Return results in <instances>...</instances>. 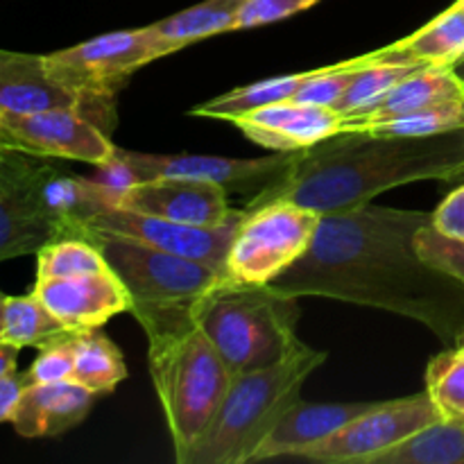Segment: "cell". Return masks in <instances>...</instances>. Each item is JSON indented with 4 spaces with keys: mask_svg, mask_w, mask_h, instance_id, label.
<instances>
[{
    "mask_svg": "<svg viewBox=\"0 0 464 464\" xmlns=\"http://www.w3.org/2000/svg\"><path fill=\"white\" fill-rule=\"evenodd\" d=\"M433 213L372 207L322 216L308 252L267 288L326 297L421 322L444 344L464 329V284L420 256L415 236Z\"/></svg>",
    "mask_w": 464,
    "mask_h": 464,
    "instance_id": "6da1fadb",
    "label": "cell"
},
{
    "mask_svg": "<svg viewBox=\"0 0 464 464\" xmlns=\"http://www.w3.org/2000/svg\"><path fill=\"white\" fill-rule=\"evenodd\" d=\"M464 175V127L435 136H379L340 130L293 154L288 172L249 199L247 208L293 202L331 216L362 207L397 186Z\"/></svg>",
    "mask_w": 464,
    "mask_h": 464,
    "instance_id": "7a4b0ae2",
    "label": "cell"
},
{
    "mask_svg": "<svg viewBox=\"0 0 464 464\" xmlns=\"http://www.w3.org/2000/svg\"><path fill=\"white\" fill-rule=\"evenodd\" d=\"M148 334L150 374L184 462L216 417L234 374L193 317V308H159L136 315Z\"/></svg>",
    "mask_w": 464,
    "mask_h": 464,
    "instance_id": "3957f363",
    "label": "cell"
},
{
    "mask_svg": "<svg viewBox=\"0 0 464 464\" xmlns=\"http://www.w3.org/2000/svg\"><path fill=\"white\" fill-rule=\"evenodd\" d=\"M326 361L299 340L279 362L234 376L216 417L181 464L252 462L281 417L299 401L302 385Z\"/></svg>",
    "mask_w": 464,
    "mask_h": 464,
    "instance_id": "277c9868",
    "label": "cell"
},
{
    "mask_svg": "<svg viewBox=\"0 0 464 464\" xmlns=\"http://www.w3.org/2000/svg\"><path fill=\"white\" fill-rule=\"evenodd\" d=\"M193 317L234 376L275 365L299 343L297 299L267 285H220L195 304Z\"/></svg>",
    "mask_w": 464,
    "mask_h": 464,
    "instance_id": "5b68a950",
    "label": "cell"
},
{
    "mask_svg": "<svg viewBox=\"0 0 464 464\" xmlns=\"http://www.w3.org/2000/svg\"><path fill=\"white\" fill-rule=\"evenodd\" d=\"M84 238L98 245L109 270L130 290L134 315L159 308H193L208 293L231 284L225 275L204 263L139 240L98 229H86Z\"/></svg>",
    "mask_w": 464,
    "mask_h": 464,
    "instance_id": "8992f818",
    "label": "cell"
},
{
    "mask_svg": "<svg viewBox=\"0 0 464 464\" xmlns=\"http://www.w3.org/2000/svg\"><path fill=\"white\" fill-rule=\"evenodd\" d=\"M245 216L227 254V279L267 285L299 261L315 238L320 213L293 202L243 208Z\"/></svg>",
    "mask_w": 464,
    "mask_h": 464,
    "instance_id": "52a82bcc",
    "label": "cell"
},
{
    "mask_svg": "<svg viewBox=\"0 0 464 464\" xmlns=\"http://www.w3.org/2000/svg\"><path fill=\"white\" fill-rule=\"evenodd\" d=\"M172 48L152 30H121L45 54L50 75L68 89L98 102L113 104L131 72L170 54ZM116 107V104H113Z\"/></svg>",
    "mask_w": 464,
    "mask_h": 464,
    "instance_id": "ba28073f",
    "label": "cell"
},
{
    "mask_svg": "<svg viewBox=\"0 0 464 464\" xmlns=\"http://www.w3.org/2000/svg\"><path fill=\"white\" fill-rule=\"evenodd\" d=\"M50 168L48 159L0 148V263L36 254L50 240L63 238L44 199Z\"/></svg>",
    "mask_w": 464,
    "mask_h": 464,
    "instance_id": "9c48e42d",
    "label": "cell"
},
{
    "mask_svg": "<svg viewBox=\"0 0 464 464\" xmlns=\"http://www.w3.org/2000/svg\"><path fill=\"white\" fill-rule=\"evenodd\" d=\"M442 420L429 392L415 397L381 401L365 415L349 421L338 433L304 449L297 458L315 462H361L372 464L390 449L406 442L411 435Z\"/></svg>",
    "mask_w": 464,
    "mask_h": 464,
    "instance_id": "30bf717a",
    "label": "cell"
},
{
    "mask_svg": "<svg viewBox=\"0 0 464 464\" xmlns=\"http://www.w3.org/2000/svg\"><path fill=\"white\" fill-rule=\"evenodd\" d=\"M295 152H276L263 159L202 157V154H140L130 150L113 152V161L122 168L127 184L157 179V177H186L213 181L227 190L252 193L256 198L267 186L276 184L288 172Z\"/></svg>",
    "mask_w": 464,
    "mask_h": 464,
    "instance_id": "8fae6325",
    "label": "cell"
},
{
    "mask_svg": "<svg viewBox=\"0 0 464 464\" xmlns=\"http://www.w3.org/2000/svg\"><path fill=\"white\" fill-rule=\"evenodd\" d=\"M243 216L245 211H236L234 218L227 220L225 225L195 227L150 216V213L130 211L122 207H107L91 218L86 229L107 231V234L122 236V238L139 240V243L152 245L163 252L199 261L225 275L227 254H229L231 240H234Z\"/></svg>",
    "mask_w": 464,
    "mask_h": 464,
    "instance_id": "7c38bea8",
    "label": "cell"
},
{
    "mask_svg": "<svg viewBox=\"0 0 464 464\" xmlns=\"http://www.w3.org/2000/svg\"><path fill=\"white\" fill-rule=\"evenodd\" d=\"M3 145L44 159H71L100 168L113 159L116 145L107 131L80 111L50 109L3 113Z\"/></svg>",
    "mask_w": 464,
    "mask_h": 464,
    "instance_id": "4fadbf2b",
    "label": "cell"
},
{
    "mask_svg": "<svg viewBox=\"0 0 464 464\" xmlns=\"http://www.w3.org/2000/svg\"><path fill=\"white\" fill-rule=\"evenodd\" d=\"M50 109L80 111L107 134L116 125L113 104L86 98L54 80L45 66V54L0 50V113H36Z\"/></svg>",
    "mask_w": 464,
    "mask_h": 464,
    "instance_id": "5bb4252c",
    "label": "cell"
},
{
    "mask_svg": "<svg viewBox=\"0 0 464 464\" xmlns=\"http://www.w3.org/2000/svg\"><path fill=\"white\" fill-rule=\"evenodd\" d=\"M229 190L220 184L186 177H157L116 190V207L150 213L195 227H218L234 218L227 202Z\"/></svg>",
    "mask_w": 464,
    "mask_h": 464,
    "instance_id": "9a60e30c",
    "label": "cell"
},
{
    "mask_svg": "<svg viewBox=\"0 0 464 464\" xmlns=\"http://www.w3.org/2000/svg\"><path fill=\"white\" fill-rule=\"evenodd\" d=\"M32 293L77 334L100 329L118 313H131L130 290L111 270L63 279H36Z\"/></svg>",
    "mask_w": 464,
    "mask_h": 464,
    "instance_id": "2e32d148",
    "label": "cell"
},
{
    "mask_svg": "<svg viewBox=\"0 0 464 464\" xmlns=\"http://www.w3.org/2000/svg\"><path fill=\"white\" fill-rule=\"evenodd\" d=\"M234 125L254 143L272 152H299L343 130V116L335 109L281 100L236 118Z\"/></svg>",
    "mask_w": 464,
    "mask_h": 464,
    "instance_id": "e0dca14e",
    "label": "cell"
},
{
    "mask_svg": "<svg viewBox=\"0 0 464 464\" xmlns=\"http://www.w3.org/2000/svg\"><path fill=\"white\" fill-rule=\"evenodd\" d=\"M95 394L75 381L27 385L9 424L23 438H54L86 420Z\"/></svg>",
    "mask_w": 464,
    "mask_h": 464,
    "instance_id": "ac0fdd59",
    "label": "cell"
},
{
    "mask_svg": "<svg viewBox=\"0 0 464 464\" xmlns=\"http://www.w3.org/2000/svg\"><path fill=\"white\" fill-rule=\"evenodd\" d=\"M374 406L376 403H304L299 399L272 429L252 462L297 458L304 449L338 433L349 421L365 415Z\"/></svg>",
    "mask_w": 464,
    "mask_h": 464,
    "instance_id": "d6986e66",
    "label": "cell"
},
{
    "mask_svg": "<svg viewBox=\"0 0 464 464\" xmlns=\"http://www.w3.org/2000/svg\"><path fill=\"white\" fill-rule=\"evenodd\" d=\"M462 98L464 82L451 66H424L392 86L376 104L344 116L343 130H370L415 109Z\"/></svg>",
    "mask_w": 464,
    "mask_h": 464,
    "instance_id": "ffe728a7",
    "label": "cell"
},
{
    "mask_svg": "<svg viewBox=\"0 0 464 464\" xmlns=\"http://www.w3.org/2000/svg\"><path fill=\"white\" fill-rule=\"evenodd\" d=\"M379 63L451 66L464 57V9L451 5L406 39L370 53Z\"/></svg>",
    "mask_w": 464,
    "mask_h": 464,
    "instance_id": "44dd1931",
    "label": "cell"
},
{
    "mask_svg": "<svg viewBox=\"0 0 464 464\" xmlns=\"http://www.w3.org/2000/svg\"><path fill=\"white\" fill-rule=\"evenodd\" d=\"M77 331L53 315L34 293L7 297L5 304V343L14 347L44 349L48 344L75 338Z\"/></svg>",
    "mask_w": 464,
    "mask_h": 464,
    "instance_id": "7402d4cb",
    "label": "cell"
},
{
    "mask_svg": "<svg viewBox=\"0 0 464 464\" xmlns=\"http://www.w3.org/2000/svg\"><path fill=\"white\" fill-rule=\"evenodd\" d=\"M243 3L245 0H204L150 27L170 45L172 53H177L199 39L236 30V18Z\"/></svg>",
    "mask_w": 464,
    "mask_h": 464,
    "instance_id": "603a6c76",
    "label": "cell"
},
{
    "mask_svg": "<svg viewBox=\"0 0 464 464\" xmlns=\"http://www.w3.org/2000/svg\"><path fill=\"white\" fill-rule=\"evenodd\" d=\"M372 464H464V421H435Z\"/></svg>",
    "mask_w": 464,
    "mask_h": 464,
    "instance_id": "cb8c5ba5",
    "label": "cell"
},
{
    "mask_svg": "<svg viewBox=\"0 0 464 464\" xmlns=\"http://www.w3.org/2000/svg\"><path fill=\"white\" fill-rule=\"evenodd\" d=\"M308 72H295V75H281L272 77V80L254 82V84L238 86V89L229 91L225 95L208 100V102L198 104L190 109L193 116L199 118H216V121H229L234 122L236 118L245 116V113L261 109L266 104L281 102V100H290L297 93L299 86L304 84Z\"/></svg>",
    "mask_w": 464,
    "mask_h": 464,
    "instance_id": "d4e9b609",
    "label": "cell"
},
{
    "mask_svg": "<svg viewBox=\"0 0 464 464\" xmlns=\"http://www.w3.org/2000/svg\"><path fill=\"white\" fill-rule=\"evenodd\" d=\"M127 376L125 361L116 344L98 329L75 335V370L72 379L93 394L111 392Z\"/></svg>",
    "mask_w": 464,
    "mask_h": 464,
    "instance_id": "484cf974",
    "label": "cell"
},
{
    "mask_svg": "<svg viewBox=\"0 0 464 464\" xmlns=\"http://www.w3.org/2000/svg\"><path fill=\"white\" fill-rule=\"evenodd\" d=\"M104 270H109V266L102 252L84 236L50 240L36 252V279H63Z\"/></svg>",
    "mask_w": 464,
    "mask_h": 464,
    "instance_id": "4316f807",
    "label": "cell"
},
{
    "mask_svg": "<svg viewBox=\"0 0 464 464\" xmlns=\"http://www.w3.org/2000/svg\"><path fill=\"white\" fill-rule=\"evenodd\" d=\"M367 59H370V63L362 66L361 71L353 75L352 84L347 86L343 98L335 102L334 109L343 118L349 116V113L362 111V109L376 104L390 89H392V86H397L399 82L406 80L408 75H412L415 71L424 68L421 63H379L372 62L370 54H367Z\"/></svg>",
    "mask_w": 464,
    "mask_h": 464,
    "instance_id": "83f0119b",
    "label": "cell"
},
{
    "mask_svg": "<svg viewBox=\"0 0 464 464\" xmlns=\"http://www.w3.org/2000/svg\"><path fill=\"white\" fill-rule=\"evenodd\" d=\"M426 392L442 420L464 421V349L451 347L438 353L426 370Z\"/></svg>",
    "mask_w": 464,
    "mask_h": 464,
    "instance_id": "f1b7e54d",
    "label": "cell"
},
{
    "mask_svg": "<svg viewBox=\"0 0 464 464\" xmlns=\"http://www.w3.org/2000/svg\"><path fill=\"white\" fill-rule=\"evenodd\" d=\"M464 127V98L462 100H449V102L429 104V107L415 109L411 113L392 118L388 122L370 127L372 134L379 136H435L444 134V131L462 130Z\"/></svg>",
    "mask_w": 464,
    "mask_h": 464,
    "instance_id": "f546056e",
    "label": "cell"
},
{
    "mask_svg": "<svg viewBox=\"0 0 464 464\" xmlns=\"http://www.w3.org/2000/svg\"><path fill=\"white\" fill-rule=\"evenodd\" d=\"M367 63H370V59H367V54H362V57L349 59V62L335 63V66L308 71L306 80L299 86L297 93L293 95V100L304 104H315V107L334 109L335 102H338V100L343 98L344 91H347V86L352 84L353 75H356L362 66H367Z\"/></svg>",
    "mask_w": 464,
    "mask_h": 464,
    "instance_id": "4dcf8cb0",
    "label": "cell"
},
{
    "mask_svg": "<svg viewBox=\"0 0 464 464\" xmlns=\"http://www.w3.org/2000/svg\"><path fill=\"white\" fill-rule=\"evenodd\" d=\"M415 245L420 256L438 270L447 272L453 279L464 284V240L449 238L440 234L433 225H426L417 231Z\"/></svg>",
    "mask_w": 464,
    "mask_h": 464,
    "instance_id": "1f68e13d",
    "label": "cell"
},
{
    "mask_svg": "<svg viewBox=\"0 0 464 464\" xmlns=\"http://www.w3.org/2000/svg\"><path fill=\"white\" fill-rule=\"evenodd\" d=\"M72 370H75V338L39 349V356L25 372V381L27 385L59 383V381H71Z\"/></svg>",
    "mask_w": 464,
    "mask_h": 464,
    "instance_id": "d6a6232c",
    "label": "cell"
},
{
    "mask_svg": "<svg viewBox=\"0 0 464 464\" xmlns=\"http://www.w3.org/2000/svg\"><path fill=\"white\" fill-rule=\"evenodd\" d=\"M317 3L320 0H245L236 18V30H252V27L276 23Z\"/></svg>",
    "mask_w": 464,
    "mask_h": 464,
    "instance_id": "836d02e7",
    "label": "cell"
},
{
    "mask_svg": "<svg viewBox=\"0 0 464 464\" xmlns=\"http://www.w3.org/2000/svg\"><path fill=\"white\" fill-rule=\"evenodd\" d=\"M430 225L449 238L464 240V184L447 195L433 211Z\"/></svg>",
    "mask_w": 464,
    "mask_h": 464,
    "instance_id": "e575fe53",
    "label": "cell"
},
{
    "mask_svg": "<svg viewBox=\"0 0 464 464\" xmlns=\"http://www.w3.org/2000/svg\"><path fill=\"white\" fill-rule=\"evenodd\" d=\"M27 388L25 372H12V374L0 379V424L12 420L14 408H16L18 399H21L23 390Z\"/></svg>",
    "mask_w": 464,
    "mask_h": 464,
    "instance_id": "d590c367",
    "label": "cell"
},
{
    "mask_svg": "<svg viewBox=\"0 0 464 464\" xmlns=\"http://www.w3.org/2000/svg\"><path fill=\"white\" fill-rule=\"evenodd\" d=\"M18 352H21V349L14 347V344L0 343V379L12 374V372H16Z\"/></svg>",
    "mask_w": 464,
    "mask_h": 464,
    "instance_id": "8d00e7d4",
    "label": "cell"
},
{
    "mask_svg": "<svg viewBox=\"0 0 464 464\" xmlns=\"http://www.w3.org/2000/svg\"><path fill=\"white\" fill-rule=\"evenodd\" d=\"M5 304H7V295L0 290V343H5Z\"/></svg>",
    "mask_w": 464,
    "mask_h": 464,
    "instance_id": "74e56055",
    "label": "cell"
},
{
    "mask_svg": "<svg viewBox=\"0 0 464 464\" xmlns=\"http://www.w3.org/2000/svg\"><path fill=\"white\" fill-rule=\"evenodd\" d=\"M453 72H456V75L460 77V80L464 82V57L460 59V62H456V63H453Z\"/></svg>",
    "mask_w": 464,
    "mask_h": 464,
    "instance_id": "f35d334b",
    "label": "cell"
},
{
    "mask_svg": "<svg viewBox=\"0 0 464 464\" xmlns=\"http://www.w3.org/2000/svg\"><path fill=\"white\" fill-rule=\"evenodd\" d=\"M456 347H462V349H464V329L460 331V335H458V340H456Z\"/></svg>",
    "mask_w": 464,
    "mask_h": 464,
    "instance_id": "ab89813d",
    "label": "cell"
},
{
    "mask_svg": "<svg viewBox=\"0 0 464 464\" xmlns=\"http://www.w3.org/2000/svg\"><path fill=\"white\" fill-rule=\"evenodd\" d=\"M0 116H3V113H0ZM0 148H5L3 145V121H0Z\"/></svg>",
    "mask_w": 464,
    "mask_h": 464,
    "instance_id": "60d3db41",
    "label": "cell"
},
{
    "mask_svg": "<svg viewBox=\"0 0 464 464\" xmlns=\"http://www.w3.org/2000/svg\"><path fill=\"white\" fill-rule=\"evenodd\" d=\"M453 5H456V7H460V9H464V0H456V3H453Z\"/></svg>",
    "mask_w": 464,
    "mask_h": 464,
    "instance_id": "b9f144b4",
    "label": "cell"
}]
</instances>
